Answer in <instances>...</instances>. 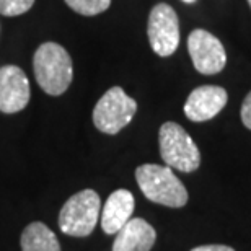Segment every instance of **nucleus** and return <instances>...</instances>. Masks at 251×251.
<instances>
[{"instance_id": "nucleus-1", "label": "nucleus", "mask_w": 251, "mask_h": 251, "mask_svg": "<svg viewBox=\"0 0 251 251\" xmlns=\"http://www.w3.org/2000/svg\"><path fill=\"white\" fill-rule=\"evenodd\" d=\"M34 77L44 93L59 97L67 92L74 78V62L70 54L57 43H43L33 57Z\"/></svg>"}, {"instance_id": "nucleus-2", "label": "nucleus", "mask_w": 251, "mask_h": 251, "mask_svg": "<svg viewBox=\"0 0 251 251\" xmlns=\"http://www.w3.org/2000/svg\"><path fill=\"white\" fill-rule=\"evenodd\" d=\"M135 179L149 201L167 207H183L188 202V191L170 167L145 163L135 170Z\"/></svg>"}, {"instance_id": "nucleus-3", "label": "nucleus", "mask_w": 251, "mask_h": 251, "mask_svg": "<svg viewBox=\"0 0 251 251\" xmlns=\"http://www.w3.org/2000/svg\"><path fill=\"white\" fill-rule=\"evenodd\" d=\"M101 201L97 191L83 189L70 196L59 212V228L69 237H88L100 219Z\"/></svg>"}, {"instance_id": "nucleus-4", "label": "nucleus", "mask_w": 251, "mask_h": 251, "mask_svg": "<svg viewBox=\"0 0 251 251\" xmlns=\"http://www.w3.org/2000/svg\"><path fill=\"white\" fill-rule=\"evenodd\" d=\"M160 155L167 167L191 173L199 168L201 153L191 135L176 123H165L158 132Z\"/></svg>"}, {"instance_id": "nucleus-5", "label": "nucleus", "mask_w": 251, "mask_h": 251, "mask_svg": "<svg viewBox=\"0 0 251 251\" xmlns=\"http://www.w3.org/2000/svg\"><path fill=\"white\" fill-rule=\"evenodd\" d=\"M137 103L121 87L109 88L93 109V124L100 132L114 135L132 121Z\"/></svg>"}, {"instance_id": "nucleus-6", "label": "nucleus", "mask_w": 251, "mask_h": 251, "mask_svg": "<svg viewBox=\"0 0 251 251\" xmlns=\"http://www.w3.org/2000/svg\"><path fill=\"white\" fill-rule=\"evenodd\" d=\"M149 41L153 52L160 57L175 54L179 44V20L175 8L168 3H157L149 15Z\"/></svg>"}, {"instance_id": "nucleus-7", "label": "nucleus", "mask_w": 251, "mask_h": 251, "mask_svg": "<svg viewBox=\"0 0 251 251\" xmlns=\"http://www.w3.org/2000/svg\"><path fill=\"white\" fill-rule=\"evenodd\" d=\"M188 51L194 69L204 75H214L227 64L224 44L205 29H194L188 38Z\"/></svg>"}, {"instance_id": "nucleus-8", "label": "nucleus", "mask_w": 251, "mask_h": 251, "mask_svg": "<svg viewBox=\"0 0 251 251\" xmlns=\"http://www.w3.org/2000/svg\"><path fill=\"white\" fill-rule=\"evenodd\" d=\"M29 82L17 65L0 67V111L13 114L26 108L29 103Z\"/></svg>"}, {"instance_id": "nucleus-9", "label": "nucleus", "mask_w": 251, "mask_h": 251, "mask_svg": "<svg viewBox=\"0 0 251 251\" xmlns=\"http://www.w3.org/2000/svg\"><path fill=\"white\" fill-rule=\"evenodd\" d=\"M227 92L217 85H202L194 88L184 103V114L194 123L209 121L227 104Z\"/></svg>"}, {"instance_id": "nucleus-10", "label": "nucleus", "mask_w": 251, "mask_h": 251, "mask_svg": "<svg viewBox=\"0 0 251 251\" xmlns=\"http://www.w3.org/2000/svg\"><path fill=\"white\" fill-rule=\"evenodd\" d=\"M135 207L134 196L127 189H118L106 199L101 212V228L104 233L116 235L132 219Z\"/></svg>"}, {"instance_id": "nucleus-11", "label": "nucleus", "mask_w": 251, "mask_h": 251, "mask_svg": "<svg viewBox=\"0 0 251 251\" xmlns=\"http://www.w3.org/2000/svg\"><path fill=\"white\" fill-rule=\"evenodd\" d=\"M157 240V232L144 219H130L116 233L113 251H150Z\"/></svg>"}, {"instance_id": "nucleus-12", "label": "nucleus", "mask_w": 251, "mask_h": 251, "mask_svg": "<svg viewBox=\"0 0 251 251\" xmlns=\"http://www.w3.org/2000/svg\"><path fill=\"white\" fill-rule=\"evenodd\" d=\"M22 251H62L56 233L43 222H33L23 230Z\"/></svg>"}, {"instance_id": "nucleus-13", "label": "nucleus", "mask_w": 251, "mask_h": 251, "mask_svg": "<svg viewBox=\"0 0 251 251\" xmlns=\"http://www.w3.org/2000/svg\"><path fill=\"white\" fill-rule=\"evenodd\" d=\"M65 3L83 17H95L106 12L111 5V0H65Z\"/></svg>"}, {"instance_id": "nucleus-14", "label": "nucleus", "mask_w": 251, "mask_h": 251, "mask_svg": "<svg viewBox=\"0 0 251 251\" xmlns=\"http://www.w3.org/2000/svg\"><path fill=\"white\" fill-rule=\"evenodd\" d=\"M34 5V0H0V13L5 17H18L26 13Z\"/></svg>"}, {"instance_id": "nucleus-15", "label": "nucleus", "mask_w": 251, "mask_h": 251, "mask_svg": "<svg viewBox=\"0 0 251 251\" xmlns=\"http://www.w3.org/2000/svg\"><path fill=\"white\" fill-rule=\"evenodd\" d=\"M242 121L248 129H251V92L247 95L242 104Z\"/></svg>"}, {"instance_id": "nucleus-16", "label": "nucleus", "mask_w": 251, "mask_h": 251, "mask_svg": "<svg viewBox=\"0 0 251 251\" xmlns=\"http://www.w3.org/2000/svg\"><path fill=\"white\" fill-rule=\"evenodd\" d=\"M191 251H235V250L225 247V245H204V247H196Z\"/></svg>"}, {"instance_id": "nucleus-17", "label": "nucleus", "mask_w": 251, "mask_h": 251, "mask_svg": "<svg viewBox=\"0 0 251 251\" xmlns=\"http://www.w3.org/2000/svg\"><path fill=\"white\" fill-rule=\"evenodd\" d=\"M184 3H193V2H196V0H183Z\"/></svg>"}, {"instance_id": "nucleus-18", "label": "nucleus", "mask_w": 251, "mask_h": 251, "mask_svg": "<svg viewBox=\"0 0 251 251\" xmlns=\"http://www.w3.org/2000/svg\"><path fill=\"white\" fill-rule=\"evenodd\" d=\"M248 3H250V7H251V0H248Z\"/></svg>"}]
</instances>
